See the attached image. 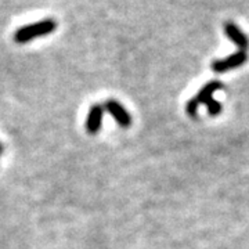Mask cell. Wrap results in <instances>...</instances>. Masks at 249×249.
<instances>
[{
    "mask_svg": "<svg viewBox=\"0 0 249 249\" xmlns=\"http://www.w3.org/2000/svg\"><path fill=\"white\" fill-rule=\"evenodd\" d=\"M55 29H57V21L53 18H45L34 24H28V25L18 28L13 35V39L18 45H24L36 37L50 35Z\"/></svg>",
    "mask_w": 249,
    "mask_h": 249,
    "instance_id": "obj_1",
    "label": "cell"
},
{
    "mask_svg": "<svg viewBox=\"0 0 249 249\" xmlns=\"http://www.w3.org/2000/svg\"><path fill=\"white\" fill-rule=\"evenodd\" d=\"M247 61H248V53L238 50L237 53L231 54V55H229L226 58L214 60L212 62V70L216 73H224V72L230 71V70L238 68L241 65H244Z\"/></svg>",
    "mask_w": 249,
    "mask_h": 249,
    "instance_id": "obj_2",
    "label": "cell"
},
{
    "mask_svg": "<svg viewBox=\"0 0 249 249\" xmlns=\"http://www.w3.org/2000/svg\"><path fill=\"white\" fill-rule=\"evenodd\" d=\"M104 108L109 112V115L114 118L116 124L121 127H129L132 124V115L126 108L116 100H107Z\"/></svg>",
    "mask_w": 249,
    "mask_h": 249,
    "instance_id": "obj_3",
    "label": "cell"
},
{
    "mask_svg": "<svg viewBox=\"0 0 249 249\" xmlns=\"http://www.w3.org/2000/svg\"><path fill=\"white\" fill-rule=\"evenodd\" d=\"M224 34L234 45L240 49L241 52H247L249 49V37L241 31L237 24H234L231 21L226 22L224 24Z\"/></svg>",
    "mask_w": 249,
    "mask_h": 249,
    "instance_id": "obj_4",
    "label": "cell"
},
{
    "mask_svg": "<svg viewBox=\"0 0 249 249\" xmlns=\"http://www.w3.org/2000/svg\"><path fill=\"white\" fill-rule=\"evenodd\" d=\"M104 106L101 104H93L89 109V114L86 118V130L90 134L98 133L101 124H103V116H104Z\"/></svg>",
    "mask_w": 249,
    "mask_h": 249,
    "instance_id": "obj_5",
    "label": "cell"
},
{
    "mask_svg": "<svg viewBox=\"0 0 249 249\" xmlns=\"http://www.w3.org/2000/svg\"><path fill=\"white\" fill-rule=\"evenodd\" d=\"M220 89H223V85L220 80H211V82H208L205 85L204 88H201V90L196 93V96L194 98H196V101L199 106H202V104L206 106L213 98L214 93Z\"/></svg>",
    "mask_w": 249,
    "mask_h": 249,
    "instance_id": "obj_6",
    "label": "cell"
},
{
    "mask_svg": "<svg viewBox=\"0 0 249 249\" xmlns=\"http://www.w3.org/2000/svg\"><path fill=\"white\" fill-rule=\"evenodd\" d=\"M206 108H208V112H209V115H219L220 112H222V104L217 101V100H214L212 98L208 104H206Z\"/></svg>",
    "mask_w": 249,
    "mask_h": 249,
    "instance_id": "obj_7",
    "label": "cell"
},
{
    "mask_svg": "<svg viewBox=\"0 0 249 249\" xmlns=\"http://www.w3.org/2000/svg\"><path fill=\"white\" fill-rule=\"evenodd\" d=\"M198 107H199V104L196 101V98L193 97L188 103H187L186 106V111L187 114L190 116H193V118H196V115H198Z\"/></svg>",
    "mask_w": 249,
    "mask_h": 249,
    "instance_id": "obj_8",
    "label": "cell"
},
{
    "mask_svg": "<svg viewBox=\"0 0 249 249\" xmlns=\"http://www.w3.org/2000/svg\"><path fill=\"white\" fill-rule=\"evenodd\" d=\"M0 154H3V145L0 144Z\"/></svg>",
    "mask_w": 249,
    "mask_h": 249,
    "instance_id": "obj_9",
    "label": "cell"
}]
</instances>
